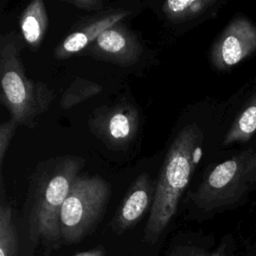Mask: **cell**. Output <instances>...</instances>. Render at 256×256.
<instances>
[{
    "mask_svg": "<svg viewBox=\"0 0 256 256\" xmlns=\"http://www.w3.org/2000/svg\"><path fill=\"white\" fill-rule=\"evenodd\" d=\"M74 256H105V249L103 247H97L88 251L79 252Z\"/></svg>",
    "mask_w": 256,
    "mask_h": 256,
    "instance_id": "d6986e66",
    "label": "cell"
},
{
    "mask_svg": "<svg viewBox=\"0 0 256 256\" xmlns=\"http://www.w3.org/2000/svg\"><path fill=\"white\" fill-rule=\"evenodd\" d=\"M139 126L138 109L127 100L112 106H100L88 118L91 133L113 151L128 149L138 135Z\"/></svg>",
    "mask_w": 256,
    "mask_h": 256,
    "instance_id": "8992f818",
    "label": "cell"
},
{
    "mask_svg": "<svg viewBox=\"0 0 256 256\" xmlns=\"http://www.w3.org/2000/svg\"><path fill=\"white\" fill-rule=\"evenodd\" d=\"M226 243H222L214 250H205L196 246H181L175 249L171 256H226Z\"/></svg>",
    "mask_w": 256,
    "mask_h": 256,
    "instance_id": "2e32d148",
    "label": "cell"
},
{
    "mask_svg": "<svg viewBox=\"0 0 256 256\" xmlns=\"http://www.w3.org/2000/svg\"><path fill=\"white\" fill-rule=\"evenodd\" d=\"M256 192V137L227 158L212 163L188 201L200 213L214 214L244 204Z\"/></svg>",
    "mask_w": 256,
    "mask_h": 256,
    "instance_id": "3957f363",
    "label": "cell"
},
{
    "mask_svg": "<svg viewBox=\"0 0 256 256\" xmlns=\"http://www.w3.org/2000/svg\"><path fill=\"white\" fill-rule=\"evenodd\" d=\"M111 185L100 175L79 174L60 214V231L66 243H76L91 233L103 217Z\"/></svg>",
    "mask_w": 256,
    "mask_h": 256,
    "instance_id": "5b68a950",
    "label": "cell"
},
{
    "mask_svg": "<svg viewBox=\"0 0 256 256\" xmlns=\"http://www.w3.org/2000/svg\"><path fill=\"white\" fill-rule=\"evenodd\" d=\"M18 123L10 118L9 120L3 122L0 125V167L2 169L5 155L9 148L10 142L15 134V131L18 127Z\"/></svg>",
    "mask_w": 256,
    "mask_h": 256,
    "instance_id": "e0dca14e",
    "label": "cell"
},
{
    "mask_svg": "<svg viewBox=\"0 0 256 256\" xmlns=\"http://www.w3.org/2000/svg\"><path fill=\"white\" fill-rule=\"evenodd\" d=\"M128 15H130V11L126 9L107 10L84 22L77 23L74 29L55 47L54 57L65 60L87 49L103 32L122 22Z\"/></svg>",
    "mask_w": 256,
    "mask_h": 256,
    "instance_id": "30bf717a",
    "label": "cell"
},
{
    "mask_svg": "<svg viewBox=\"0 0 256 256\" xmlns=\"http://www.w3.org/2000/svg\"><path fill=\"white\" fill-rule=\"evenodd\" d=\"M19 34L11 31L0 37L1 102L18 125L30 129L37 118L46 112L54 98L52 90L43 82L26 76L20 58L22 41Z\"/></svg>",
    "mask_w": 256,
    "mask_h": 256,
    "instance_id": "277c9868",
    "label": "cell"
},
{
    "mask_svg": "<svg viewBox=\"0 0 256 256\" xmlns=\"http://www.w3.org/2000/svg\"><path fill=\"white\" fill-rule=\"evenodd\" d=\"M221 147H241L256 137V75L234 96Z\"/></svg>",
    "mask_w": 256,
    "mask_h": 256,
    "instance_id": "9c48e42d",
    "label": "cell"
},
{
    "mask_svg": "<svg viewBox=\"0 0 256 256\" xmlns=\"http://www.w3.org/2000/svg\"><path fill=\"white\" fill-rule=\"evenodd\" d=\"M0 185V256H17L18 234L13 221L12 207L5 198L2 174Z\"/></svg>",
    "mask_w": 256,
    "mask_h": 256,
    "instance_id": "5bb4252c",
    "label": "cell"
},
{
    "mask_svg": "<svg viewBox=\"0 0 256 256\" xmlns=\"http://www.w3.org/2000/svg\"><path fill=\"white\" fill-rule=\"evenodd\" d=\"M65 3L85 11H100L104 7L102 0H63Z\"/></svg>",
    "mask_w": 256,
    "mask_h": 256,
    "instance_id": "ac0fdd59",
    "label": "cell"
},
{
    "mask_svg": "<svg viewBox=\"0 0 256 256\" xmlns=\"http://www.w3.org/2000/svg\"><path fill=\"white\" fill-rule=\"evenodd\" d=\"M102 89V86L94 81L85 78H75L62 94L59 106L62 109L67 110L98 95Z\"/></svg>",
    "mask_w": 256,
    "mask_h": 256,
    "instance_id": "9a60e30c",
    "label": "cell"
},
{
    "mask_svg": "<svg viewBox=\"0 0 256 256\" xmlns=\"http://www.w3.org/2000/svg\"><path fill=\"white\" fill-rule=\"evenodd\" d=\"M256 54V23L236 13L210 49V62L218 71H229Z\"/></svg>",
    "mask_w": 256,
    "mask_h": 256,
    "instance_id": "52a82bcc",
    "label": "cell"
},
{
    "mask_svg": "<svg viewBox=\"0 0 256 256\" xmlns=\"http://www.w3.org/2000/svg\"><path fill=\"white\" fill-rule=\"evenodd\" d=\"M205 133L193 122L184 126L172 140L156 182L155 196L146 224L144 239L154 244L177 211L203 154Z\"/></svg>",
    "mask_w": 256,
    "mask_h": 256,
    "instance_id": "7a4b0ae2",
    "label": "cell"
},
{
    "mask_svg": "<svg viewBox=\"0 0 256 256\" xmlns=\"http://www.w3.org/2000/svg\"><path fill=\"white\" fill-rule=\"evenodd\" d=\"M156 182L146 172L140 173L127 190L122 202L118 206L111 229L117 234H122L136 225L148 209H151Z\"/></svg>",
    "mask_w": 256,
    "mask_h": 256,
    "instance_id": "8fae6325",
    "label": "cell"
},
{
    "mask_svg": "<svg viewBox=\"0 0 256 256\" xmlns=\"http://www.w3.org/2000/svg\"><path fill=\"white\" fill-rule=\"evenodd\" d=\"M86 50L96 60L129 67L139 61L143 46L137 35L120 22L103 32Z\"/></svg>",
    "mask_w": 256,
    "mask_h": 256,
    "instance_id": "ba28073f",
    "label": "cell"
},
{
    "mask_svg": "<svg viewBox=\"0 0 256 256\" xmlns=\"http://www.w3.org/2000/svg\"><path fill=\"white\" fill-rule=\"evenodd\" d=\"M226 3V0H167L162 3L161 11L168 21L183 23L211 17Z\"/></svg>",
    "mask_w": 256,
    "mask_h": 256,
    "instance_id": "7c38bea8",
    "label": "cell"
},
{
    "mask_svg": "<svg viewBox=\"0 0 256 256\" xmlns=\"http://www.w3.org/2000/svg\"><path fill=\"white\" fill-rule=\"evenodd\" d=\"M84 165L80 156L53 157L39 162L30 177L26 203L29 237L44 245L47 256L60 245L61 209Z\"/></svg>",
    "mask_w": 256,
    "mask_h": 256,
    "instance_id": "6da1fadb",
    "label": "cell"
},
{
    "mask_svg": "<svg viewBox=\"0 0 256 256\" xmlns=\"http://www.w3.org/2000/svg\"><path fill=\"white\" fill-rule=\"evenodd\" d=\"M49 25V18L42 0L31 1L23 10L19 20L21 37L32 51H37Z\"/></svg>",
    "mask_w": 256,
    "mask_h": 256,
    "instance_id": "4fadbf2b",
    "label": "cell"
}]
</instances>
